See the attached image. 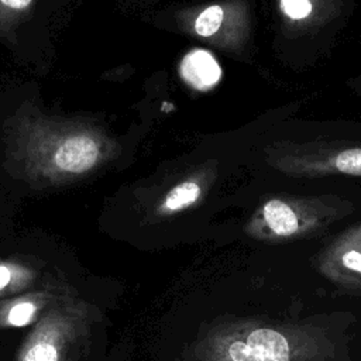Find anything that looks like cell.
Returning <instances> with one entry per match:
<instances>
[{
    "mask_svg": "<svg viewBox=\"0 0 361 361\" xmlns=\"http://www.w3.org/2000/svg\"><path fill=\"white\" fill-rule=\"evenodd\" d=\"M51 276L27 259H0V299L38 286Z\"/></svg>",
    "mask_w": 361,
    "mask_h": 361,
    "instance_id": "5b68a950",
    "label": "cell"
},
{
    "mask_svg": "<svg viewBox=\"0 0 361 361\" xmlns=\"http://www.w3.org/2000/svg\"><path fill=\"white\" fill-rule=\"evenodd\" d=\"M37 0H0V37H7L32 13Z\"/></svg>",
    "mask_w": 361,
    "mask_h": 361,
    "instance_id": "ba28073f",
    "label": "cell"
},
{
    "mask_svg": "<svg viewBox=\"0 0 361 361\" xmlns=\"http://www.w3.org/2000/svg\"><path fill=\"white\" fill-rule=\"evenodd\" d=\"M223 20V8L220 6H210L200 13L196 20L195 30L202 37L213 35L221 24Z\"/></svg>",
    "mask_w": 361,
    "mask_h": 361,
    "instance_id": "30bf717a",
    "label": "cell"
},
{
    "mask_svg": "<svg viewBox=\"0 0 361 361\" xmlns=\"http://www.w3.org/2000/svg\"><path fill=\"white\" fill-rule=\"evenodd\" d=\"M231 361H289L288 340L276 330L255 329L228 347Z\"/></svg>",
    "mask_w": 361,
    "mask_h": 361,
    "instance_id": "277c9868",
    "label": "cell"
},
{
    "mask_svg": "<svg viewBox=\"0 0 361 361\" xmlns=\"http://www.w3.org/2000/svg\"><path fill=\"white\" fill-rule=\"evenodd\" d=\"M182 76L196 89H207L217 83L221 69L216 59L206 51L196 49L185 56L180 65Z\"/></svg>",
    "mask_w": 361,
    "mask_h": 361,
    "instance_id": "8992f818",
    "label": "cell"
},
{
    "mask_svg": "<svg viewBox=\"0 0 361 361\" xmlns=\"http://www.w3.org/2000/svg\"><path fill=\"white\" fill-rule=\"evenodd\" d=\"M200 195V186L196 182H183L175 186L165 197L164 207L169 212L180 210L192 204Z\"/></svg>",
    "mask_w": 361,
    "mask_h": 361,
    "instance_id": "9c48e42d",
    "label": "cell"
},
{
    "mask_svg": "<svg viewBox=\"0 0 361 361\" xmlns=\"http://www.w3.org/2000/svg\"><path fill=\"white\" fill-rule=\"evenodd\" d=\"M264 217L269 228L278 235H290L298 230L293 210L283 202L274 199L264 206Z\"/></svg>",
    "mask_w": 361,
    "mask_h": 361,
    "instance_id": "52a82bcc",
    "label": "cell"
},
{
    "mask_svg": "<svg viewBox=\"0 0 361 361\" xmlns=\"http://www.w3.org/2000/svg\"><path fill=\"white\" fill-rule=\"evenodd\" d=\"M343 264L345 268L361 274V252L358 251H347L343 255Z\"/></svg>",
    "mask_w": 361,
    "mask_h": 361,
    "instance_id": "4fadbf2b",
    "label": "cell"
},
{
    "mask_svg": "<svg viewBox=\"0 0 361 361\" xmlns=\"http://www.w3.org/2000/svg\"><path fill=\"white\" fill-rule=\"evenodd\" d=\"M75 290L63 278L51 276L38 286L0 299V329L32 326L56 300Z\"/></svg>",
    "mask_w": 361,
    "mask_h": 361,
    "instance_id": "3957f363",
    "label": "cell"
},
{
    "mask_svg": "<svg viewBox=\"0 0 361 361\" xmlns=\"http://www.w3.org/2000/svg\"><path fill=\"white\" fill-rule=\"evenodd\" d=\"M336 168L347 175H361V148L340 152L336 158Z\"/></svg>",
    "mask_w": 361,
    "mask_h": 361,
    "instance_id": "8fae6325",
    "label": "cell"
},
{
    "mask_svg": "<svg viewBox=\"0 0 361 361\" xmlns=\"http://www.w3.org/2000/svg\"><path fill=\"white\" fill-rule=\"evenodd\" d=\"M94 324L96 306L72 290L32 324L14 361H85Z\"/></svg>",
    "mask_w": 361,
    "mask_h": 361,
    "instance_id": "7a4b0ae2",
    "label": "cell"
},
{
    "mask_svg": "<svg viewBox=\"0 0 361 361\" xmlns=\"http://www.w3.org/2000/svg\"><path fill=\"white\" fill-rule=\"evenodd\" d=\"M6 165L37 189L94 175L116 155V141L93 118L62 116L21 103L3 124Z\"/></svg>",
    "mask_w": 361,
    "mask_h": 361,
    "instance_id": "6da1fadb",
    "label": "cell"
},
{
    "mask_svg": "<svg viewBox=\"0 0 361 361\" xmlns=\"http://www.w3.org/2000/svg\"><path fill=\"white\" fill-rule=\"evenodd\" d=\"M281 7L290 18H305L312 11L309 0H281Z\"/></svg>",
    "mask_w": 361,
    "mask_h": 361,
    "instance_id": "7c38bea8",
    "label": "cell"
}]
</instances>
